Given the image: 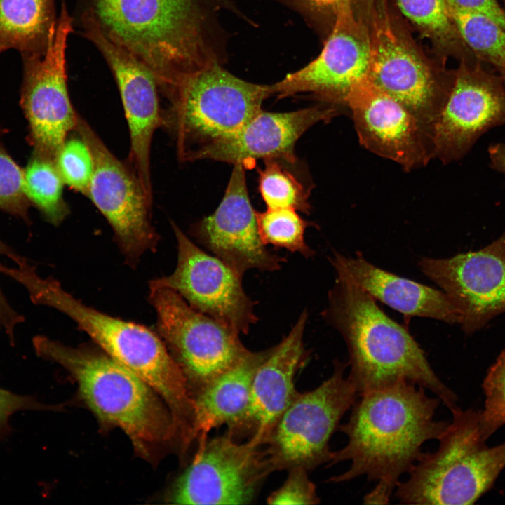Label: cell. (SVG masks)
I'll return each instance as SVG.
<instances>
[{"mask_svg":"<svg viewBox=\"0 0 505 505\" xmlns=\"http://www.w3.org/2000/svg\"><path fill=\"white\" fill-rule=\"evenodd\" d=\"M505 124V85L479 67H462L436 123L433 157L444 163L463 157L492 127Z\"/></svg>","mask_w":505,"mask_h":505,"instance_id":"21","label":"cell"},{"mask_svg":"<svg viewBox=\"0 0 505 505\" xmlns=\"http://www.w3.org/2000/svg\"><path fill=\"white\" fill-rule=\"evenodd\" d=\"M260 238L266 245H271L299 252L308 258L314 255L306 243V229L315 224L304 220L297 210L288 208H268L256 212Z\"/></svg>","mask_w":505,"mask_h":505,"instance_id":"28","label":"cell"},{"mask_svg":"<svg viewBox=\"0 0 505 505\" xmlns=\"http://www.w3.org/2000/svg\"><path fill=\"white\" fill-rule=\"evenodd\" d=\"M23 175L25 192L31 205L50 224H60L69 209L63 197L65 183L55 161L33 153Z\"/></svg>","mask_w":505,"mask_h":505,"instance_id":"26","label":"cell"},{"mask_svg":"<svg viewBox=\"0 0 505 505\" xmlns=\"http://www.w3.org/2000/svg\"><path fill=\"white\" fill-rule=\"evenodd\" d=\"M311 6L318 8H330L335 10L343 3L349 0H299Z\"/></svg>","mask_w":505,"mask_h":505,"instance_id":"40","label":"cell"},{"mask_svg":"<svg viewBox=\"0 0 505 505\" xmlns=\"http://www.w3.org/2000/svg\"><path fill=\"white\" fill-rule=\"evenodd\" d=\"M72 31V18L62 0L46 52L22 56L20 103L28 123L27 140L33 153L54 161L68 135L75 131L79 115L69 98L67 79V41Z\"/></svg>","mask_w":505,"mask_h":505,"instance_id":"10","label":"cell"},{"mask_svg":"<svg viewBox=\"0 0 505 505\" xmlns=\"http://www.w3.org/2000/svg\"><path fill=\"white\" fill-rule=\"evenodd\" d=\"M171 226L177 243V266L170 275L151 280L149 287L171 289L194 309L238 335L247 334L257 318L242 277L196 246L175 222Z\"/></svg>","mask_w":505,"mask_h":505,"instance_id":"13","label":"cell"},{"mask_svg":"<svg viewBox=\"0 0 505 505\" xmlns=\"http://www.w3.org/2000/svg\"><path fill=\"white\" fill-rule=\"evenodd\" d=\"M56 21L54 0H0V54L43 55Z\"/></svg>","mask_w":505,"mask_h":505,"instance_id":"25","label":"cell"},{"mask_svg":"<svg viewBox=\"0 0 505 505\" xmlns=\"http://www.w3.org/2000/svg\"><path fill=\"white\" fill-rule=\"evenodd\" d=\"M434 452H424L400 481L396 496L400 503L422 505L473 504L494 485L505 468V443L489 447L479 431L480 411H451Z\"/></svg>","mask_w":505,"mask_h":505,"instance_id":"6","label":"cell"},{"mask_svg":"<svg viewBox=\"0 0 505 505\" xmlns=\"http://www.w3.org/2000/svg\"><path fill=\"white\" fill-rule=\"evenodd\" d=\"M346 105L360 143L369 151L405 171L424 166L433 157L432 140L417 120L368 76L351 88Z\"/></svg>","mask_w":505,"mask_h":505,"instance_id":"19","label":"cell"},{"mask_svg":"<svg viewBox=\"0 0 505 505\" xmlns=\"http://www.w3.org/2000/svg\"><path fill=\"white\" fill-rule=\"evenodd\" d=\"M393 490L384 484L377 483L375 487L364 497L365 504H386L390 500Z\"/></svg>","mask_w":505,"mask_h":505,"instance_id":"38","label":"cell"},{"mask_svg":"<svg viewBox=\"0 0 505 505\" xmlns=\"http://www.w3.org/2000/svg\"><path fill=\"white\" fill-rule=\"evenodd\" d=\"M418 264L447 295L465 334L505 312V232L478 250L447 258L422 257Z\"/></svg>","mask_w":505,"mask_h":505,"instance_id":"14","label":"cell"},{"mask_svg":"<svg viewBox=\"0 0 505 505\" xmlns=\"http://www.w3.org/2000/svg\"><path fill=\"white\" fill-rule=\"evenodd\" d=\"M36 354L63 367L98 419L120 428L135 450L149 458L158 448L175 443L177 425L161 397L146 382L102 349L70 346L48 337L33 338Z\"/></svg>","mask_w":505,"mask_h":505,"instance_id":"4","label":"cell"},{"mask_svg":"<svg viewBox=\"0 0 505 505\" xmlns=\"http://www.w3.org/2000/svg\"><path fill=\"white\" fill-rule=\"evenodd\" d=\"M400 11L411 22L433 36H452L454 23L445 0H396Z\"/></svg>","mask_w":505,"mask_h":505,"instance_id":"33","label":"cell"},{"mask_svg":"<svg viewBox=\"0 0 505 505\" xmlns=\"http://www.w3.org/2000/svg\"><path fill=\"white\" fill-rule=\"evenodd\" d=\"M505 1V0H504Z\"/></svg>","mask_w":505,"mask_h":505,"instance_id":"41","label":"cell"},{"mask_svg":"<svg viewBox=\"0 0 505 505\" xmlns=\"http://www.w3.org/2000/svg\"><path fill=\"white\" fill-rule=\"evenodd\" d=\"M7 130L0 128V210L30 223L32 206L24 189L23 169L10 156L1 142Z\"/></svg>","mask_w":505,"mask_h":505,"instance_id":"32","label":"cell"},{"mask_svg":"<svg viewBox=\"0 0 505 505\" xmlns=\"http://www.w3.org/2000/svg\"><path fill=\"white\" fill-rule=\"evenodd\" d=\"M358 396L348 422L339 426L347 442L332 451L328 464L349 461L350 466L328 481L344 483L365 476L393 490L422 457L424 444L445 433L448 423L435 419L441 400L406 381Z\"/></svg>","mask_w":505,"mask_h":505,"instance_id":"1","label":"cell"},{"mask_svg":"<svg viewBox=\"0 0 505 505\" xmlns=\"http://www.w3.org/2000/svg\"><path fill=\"white\" fill-rule=\"evenodd\" d=\"M332 32L320 55L271 85L278 98L309 93L331 105H344L351 88L368 74L370 34L349 1L335 9Z\"/></svg>","mask_w":505,"mask_h":505,"instance_id":"15","label":"cell"},{"mask_svg":"<svg viewBox=\"0 0 505 505\" xmlns=\"http://www.w3.org/2000/svg\"><path fill=\"white\" fill-rule=\"evenodd\" d=\"M328 301L321 315L344 339L347 377L358 396L406 381L433 393L450 411L459 408L456 394L435 373L413 337L367 292L337 276Z\"/></svg>","mask_w":505,"mask_h":505,"instance_id":"2","label":"cell"},{"mask_svg":"<svg viewBox=\"0 0 505 505\" xmlns=\"http://www.w3.org/2000/svg\"><path fill=\"white\" fill-rule=\"evenodd\" d=\"M337 276L358 285L375 299L401 313L407 323L413 316L459 323V315L443 292L398 276L367 261L360 252L354 257L335 252L329 257Z\"/></svg>","mask_w":505,"mask_h":505,"instance_id":"23","label":"cell"},{"mask_svg":"<svg viewBox=\"0 0 505 505\" xmlns=\"http://www.w3.org/2000/svg\"><path fill=\"white\" fill-rule=\"evenodd\" d=\"M248 351L233 367L221 374L194 398L198 443L213 429L236 422L243 413L254 375L272 351Z\"/></svg>","mask_w":505,"mask_h":505,"instance_id":"24","label":"cell"},{"mask_svg":"<svg viewBox=\"0 0 505 505\" xmlns=\"http://www.w3.org/2000/svg\"><path fill=\"white\" fill-rule=\"evenodd\" d=\"M86 9L112 41L150 70L166 97L215 62L201 0H89Z\"/></svg>","mask_w":505,"mask_h":505,"instance_id":"3","label":"cell"},{"mask_svg":"<svg viewBox=\"0 0 505 505\" xmlns=\"http://www.w3.org/2000/svg\"><path fill=\"white\" fill-rule=\"evenodd\" d=\"M288 471L284 483L267 499L269 504H318L315 484L309 479V471L303 468H293Z\"/></svg>","mask_w":505,"mask_h":505,"instance_id":"34","label":"cell"},{"mask_svg":"<svg viewBox=\"0 0 505 505\" xmlns=\"http://www.w3.org/2000/svg\"><path fill=\"white\" fill-rule=\"evenodd\" d=\"M457 8L480 13L489 18L505 29V11L497 0H445Z\"/></svg>","mask_w":505,"mask_h":505,"instance_id":"37","label":"cell"},{"mask_svg":"<svg viewBox=\"0 0 505 505\" xmlns=\"http://www.w3.org/2000/svg\"><path fill=\"white\" fill-rule=\"evenodd\" d=\"M483 389L485 399L480 411L479 431L487 440L505 424V349L487 371Z\"/></svg>","mask_w":505,"mask_h":505,"instance_id":"31","label":"cell"},{"mask_svg":"<svg viewBox=\"0 0 505 505\" xmlns=\"http://www.w3.org/2000/svg\"><path fill=\"white\" fill-rule=\"evenodd\" d=\"M307 317V311H303L290 332L273 347L257 369L247 406L226 431L236 440L264 446L299 392L295 386V377L309 355L303 341Z\"/></svg>","mask_w":505,"mask_h":505,"instance_id":"20","label":"cell"},{"mask_svg":"<svg viewBox=\"0 0 505 505\" xmlns=\"http://www.w3.org/2000/svg\"><path fill=\"white\" fill-rule=\"evenodd\" d=\"M55 162L65 184L87 196L94 170L93 159L78 133L65 140Z\"/></svg>","mask_w":505,"mask_h":505,"instance_id":"30","label":"cell"},{"mask_svg":"<svg viewBox=\"0 0 505 505\" xmlns=\"http://www.w3.org/2000/svg\"><path fill=\"white\" fill-rule=\"evenodd\" d=\"M81 22L84 36L102 53L116 81L130 135L128 164L152 200L151 147L163 121L156 81L145 65L101 30L90 12L82 13Z\"/></svg>","mask_w":505,"mask_h":505,"instance_id":"16","label":"cell"},{"mask_svg":"<svg viewBox=\"0 0 505 505\" xmlns=\"http://www.w3.org/2000/svg\"><path fill=\"white\" fill-rule=\"evenodd\" d=\"M45 408L32 397L18 395L0 388V433L5 429L8 418L14 412Z\"/></svg>","mask_w":505,"mask_h":505,"instance_id":"35","label":"cell"},{"mask_svg":"<svg viewBox=\"0 0 505 505\" xmlns=\"http://www.w3.org/2000/svg\"><path fill=\"white\" fill-rule=\"evenodd\" d=\"M279 160H264L259 169V191L268 208H288L309 214V191Z\"/></svg>","mask_w":505,"mask_h":505,"instance_id":"29","label":"cell"},{"mask_svg":"<svg viewBox=\"0 0 505 505\" xmlns=\"http://www.w3.org/2000/svg\"><path fill=\"white\" fill-rule=\"evenodd\" d=\"M270 95L271 85L241 79L214 62L190 74L166 97L162 126L173 134L179 159L190 161L197 151L238 133Z\"/></svg>","mask_w":505,"mask_h":505,"instance_id":"7","label":"cell"},{"mask_svg":"<svg viewBox=\"0 0 505 505\" xmlns=\"http://www.w3.org/2000/svg\"><path fill=\"white\" fill-rule=\"evenodd\" d=\"M346 367L335 360L331 375L314 389L298 392L283 413L264 445L271 473L329 464L332 436L358 396Z\"/></svg>","mask_w":505,"mask_h":505,"instance_id":"8","label":"cell"},{"mask_svg":"<svg viewBox=\"0 0 505 505\" xmlns=\"http://www.w3.org/2000/svg\"><path fill=\"white\" fill-rule=\"evenodd\" d=\"M4 274L22 285L35 304L52 307L72 319L105 353L125 366L165 401L177 420L189 419L194 401L185 377L156 330L88 307L52 277L43 278L23 257Z\"/></svg>","mask_w":505,"mask_h":505,"instance_id":"5","label":"cell"},{"mask_svg":"<svg viewBox=\"0 0 505 505\" xmlns=\"http://www.w3.org/2000/svg\"><path fill=\"white\" fill-rule=\"evenodd\" d=\"M75 132L88 146L94 170L88 197L111 226L126 263L135 268L160 236L152 223V200L128 163L118 159L79 114Z\"/></svg>","mask_w":505,"mask_h":505,"instance_id":"11","label":"cell"},{"mask_svg":"<svg viewBox=\"0 0 505 505\" xmlns=\"http://www.w3.org/2000/svg\"><path fill=\"white\" fill-rule=\"evenodd\" d=\"M368 78L404 107L433 141L452 86L440 83L386 19L376 21L370 34Z\"/></svg>","mask_w":505,"mask_h":505,"instance_id":"17","label":"cell"},{"mask_svg":"<svg viewBox=\"0 0 505 505\" xmlns=\"http://www.w3.org/2000/svg\"><path fill=\"white\" fill-rule=\"evenodd\" d=\"M339 112L335 105L289 112L262 110L233 136L197 151L190 161L208 159L242 163L246 168L256 159L295 163V146L299 137L316 123L328 122Z\"/></svg>","mask_w":505,"mask_h":505,"instance_id":"22","label":"cell"},{"mask_svg":"<svg viewBox=\"0 0 505 505\" xmlns=\"http://www.w3.org/2000/svg\"><path fill=\"white\" fill-rule=\"evenodd\" d=\"M488 152L492 167L505 174V144L491 145Z\"/></svg>","mask_w":505,"mask_h":505,"instance_id":"39","label":"cell"},{"mask_svg":"<svg viewBox=\"0 0 505 505\" xmlns=\"http://www.w3.org/2000/svg\"><path fill=\"white\" fill-rule=\"evenodd\" d=\"M13 251L12 248L0 240V256L8 257ZM24 320V317L11 306L0 287V332L6 333L13 342L16 327Z\"/></svg>","mask_w":505,"mask_h":505,"instance_id":"36","label":"cell"},{"mask_svg":"<svg viewBox=\"0 0 505 505\" xmlns=\"http://www.w3.org/2000/svg\"><path fill=\"white\" fill-rule=\"evenodd\" d=\"M224 196L215 212L191 228V234L241 277L249 269H280L284 257L266 247L257 227L245 178L246 168L234 164Z\"/></svg>","mask_w":505,"mask_h":505,"instance_id":"18","label":"cell"},{"mask_svg":"<svg viewBox=\"0 0 505 505\" xmlns=\"http://www.w3.org/2000/svg\"><path fill=\"white\" fill-rule=\"evenodd\" d=\"M271 473L264 446L225 432L198 445L169 499L175 504H248Z\"/></svg>","mask_w":505,"mask_h":505,"instance_id":"12","label":"cell"},{"mask_svg":"<svg viewBox=\"0 0 505 505\" xmlns=\"http://www.w3.org/2000/svg\"><path fill=\"white\" fill-rule=\"evenodd\" d=\"M454 27L473 51L505 75V29L480 13L447 4Z\"/></svg>","mask_w":505,"mask_h":505,"instance_id":"27","label":"cell"},{"mask_svg":"<svg viewBox=\"0 0 505 505\" xmlns=\"http://www.w3.org/2000/svg\"><path fill=\"white\" fill-rule=\"evenodd\" d=\"M149 288L156 332L183 372L194 398L249 350L238 333L191 307L177 292Z\"/></svg>","mask_w":505,"mask_h":505,"instance_id":"9","label":"cell"}]
</instances>
